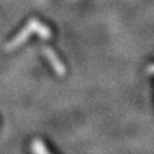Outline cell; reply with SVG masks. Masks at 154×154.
Wrapping results in <instances>:
<instances>
[{
  "mask_svg": "<svg viewBox=\"0 0 154 154\" xmlns=\"http://www.w3.org/2000/svg\"><path fill=\"white\" fill-rule=\"evenodd\" d=\"M150 70H152V72H154V68H152V69H150Z\"/></svg>",
  "mask_w": 154,
  "mask_h": 154,
  "instance_id": "obj_2",
  "label": "cell"
},
{
  "mask_svg": "<svg viewBox=\"0 0 154 154\" xmlns=\"http://www.w3.org/2000/svg\"><path fill=\"white\" fill-rule=\"evenodd\" d=\"M32 149L34 154H50V152L46 149V147L44 146V143L39 140H35L32 143Z\"/></svg>",
  "mask_w": 154,
  "mask_h": 154,
  "instance_id": "obj_1",
  "label": "cell"
}]
</instances>
